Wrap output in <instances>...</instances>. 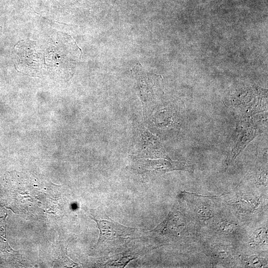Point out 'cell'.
<instances>
[{"instance_id":"obj_2","label":"cell","mask_w":268,"mask_h":268,"mask_svg":"<svg viewBox=\"0 0 268 268\" xmlns=\"http://www.w3.org/2000/svg\"><path fill=\"white\" fill-rule=\"evenodd\" d=\"M94 220L96 221L100 231L98 244L104 241L126 239L134 231V228L123 226L115 222L95 219Z\"/></svg>"},{"instance_id":"obj_4","label":"cell","mask_w":268,"mask_h":268,"mask_svg":"<svg viewBox=\"0 0 268 268\" xmlns=\"http://www.w3.org/2000/svg\"><path fill=\"white\" fill-rule=\"evenodd\" d=\"M1 33V27L0 26V35Z\"/></svg>"},{"instance_id":"obj_1","label":"cell","mask_w":268,"mask_h":268,"mask_svg":"<svg viewBox=\"0 0 268 268\" xmlns=\"http://www.w3.org/2000/svg\"><path fill=\"white\" fill-rule=\"evenodd\" d=\"M131 72L135 80L137 93L146 108L163 93L162 78L160 75L147 72L139 64L135 66Z\"/></svg>"},{"instance_id":"obj_3","label":"cell","mask_w":268,"mask_h":268,"mask_svg":"<svg viewBox=\"0 0 268 268\" xmlns=\"http://www.w3.org/2000/svg\"><path fill=\"white\" fill-rule=\"evenodd\" d=\"M242 126H243L242 127L241 134L239 136L235 146L228 157L227 160L228 165L232 163L249 142L258 134L260 131L258 125L256 123L253 122L252 118L249 120L246 119L242 123Z\"/></svg>"}]
</instances>
